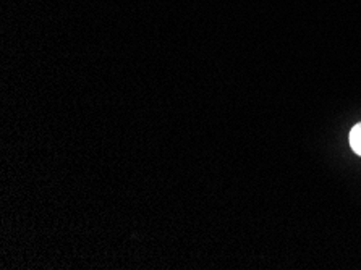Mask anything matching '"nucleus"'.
Returning a JSON list of instances; mask_svg holds the SVG:
<instances>
[{
    "label": "nucleus",
    "instance_id": "obj_1",
    "mask_svg": "<svg viewBox=\"0 0 361 270\" xmlns=\"http://www.w3.org/2000/svg\"><path fill=\"white\" fill-rule=\"evenodd\" d=\"M350 146L358 156H361V123L355 125L350 131Z\"/></svg>",
    "mask_w": 361,
    "mask_h": 270
}]
</instances>
